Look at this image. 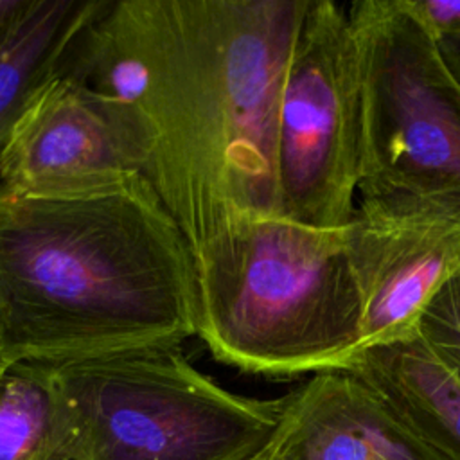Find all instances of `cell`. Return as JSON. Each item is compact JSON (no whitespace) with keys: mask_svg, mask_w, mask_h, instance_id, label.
Returning a JSON list of instances; mask_svg holds the SVG:
<instances>
[{"mask_svg":"<svg viewBox=\"0 0 460 460\" xmlns=\"http://www.w3.org/2000/svg\"><path fill=\"white\" fill-rule=\"evenodd\" d=\"M309 0H113L138 56L146 180L190 250L279 216L277 122Z\"/></svg>","mask_w":460,"mask_h":460,"instance_id":"obj_1","label":"cell"},{"mask_svg":"<svg viewBox=\"0 0 460 460\" xmlns=\"http://www.w3.org/2000/svg\"><path fill=\"white\" fill-rule=\"evenodd\" d=\"M198 327L190 244L146 178L0 189V367L181 347Z\"/></svg>","mask_w":460,"mask_h":460,"instance_id":"obj_2","label":"cell"},{"mask_svg":"<svg viewBox=\"0 0 460 460\" xmlns=\"http://www.w3.org/2000/svg\"><path fill=\"white\" fill-rule=\"evenodd\" d=\"M192 257L198 336L217 361L295 377L347 370L361 352L365 302L345 228L250 216L221 226Z\"/></svg>","mask_w":460,"mask_h":460,"instance_id":"obj_3","label":"cell"},{"mask_svg":"<svg viewBox=\"0 0 460 460\" xmlns=\"http://www.w3.org/2000/svg\"><path fill=\"white\" fill-rule=\"evenodd\" d=\"M363 95V217L460 225V81L401 0L349 9Z\"/></svg>","mask_w":460,"mask_h":460,"instance_id":"obj_4","label":"cell"},{"mask_svg":"<svg viewBox=\"0 0 460 460\" xmlns=\"http://www.w3.org/2000/svg\"><path fill=\"white\" fill-rule=\"evenodd\" d=\"M47 365L86 460H246L270 444L286 402L223 388L180 347Z\"/></svg>","mask_w":460,"mask_h":460,"instance_id":"obj_5","label":"cell"},{"mask_svg":"<svg viewBox=\"0 0 460 460\" xmlns=\"http://www.w3.org/2000/svg\"><path fill=\"white\" fill-rule=\"evenodd\" d=\"M361 124V70L349 14L331 0H309L279 108V216L323 230L354 219Z\"/></svg>","mask_w":460,"mask_h":460,"instance_id":"obj_6","label":"cell"},{"mask_svg":"<svg viewBox=\"0 0 460 460\" xmlns=\"http://www.w3.org/2000/svg\"><path fill=\"white\" fill-rule=\"evenodd\" d=\"M146 167L135 115L58 72L34 92L0 153V189L79 194L146 178Z\"/></svg>","mask_w":460,"mask_h":460,"instance_id":"obj_7","label":"cell"},{"mask_svg":"<svg viewBox=\"0 0 460 460\" xmlns=\"http://www.w3.org/2000/svg\"><path fill=\"white\" fill-rule=\"evenodd\" d=\"M345 232L365 302L361 350L413 336L426 302L460 268V225L383 223L356 212Z\"/></svg>","mask_w":460,"mask_h":460,"instance_id":"obj_8","label":"cell"},{"mask_svg":"<svg viewBox=\"0 0 460 460\" xmlns=\"http://www.w3.org/2000/svg\"><path fill=\"white\" fill-rule=\"evenodd\" d=\"M284 397L270 460H440L350 372L313 374Z\"/></svg>","mask_w":460,"mask_h":460,"instance_id":"obj_9","label":"cell"},{"mask_svg":"<svg viewBox=\"0 0 460 460\" xmlns=\"http://www.w3.org/2000/svg\"><path fill=\"white\" fill-rule=\"evenodd\" d=\"M345 372L368 385L440 460H460V381L417 334L363 349Z\"/></svg>","mask_w":460,"mask_h":460,"instance_id":"obj_10","label":"cell"},{"mask_svg":"<svg viewBox=\"0 0 460 460\" xmlns=\"http://www.w3.org/2000/svg\"><path fill=\"white\" fill-rule=\"evenodd\" d=\"M106 0H34L0 41V153L34 92L56 75Z\"/></svg>","mask_w":460,"mask_h":460,"instance_id":"obj_11","label":"cell"},{"mask_svg":"<svg viewBox=\"0 0 460 460\" xmlns=\"http://www.w3.org/2000/svg\"><path fill=\"white\" fill-rule=\"evenodd\" d=\"M0 460H86L65 420L47 363L0 368Z\"/></svg>","mask_w":460,"mask_h":460,"instance_id":"obj_12","label":"cell"},{"mask_svg":"<svg viewBox=\"0 0 460 460\" xmlns=\"http://www.w3.org/2000/svg\"><path fill=\"white\" fill-rule=\"evenodd\" d=\"M415 334L460 381V268L426 302Z\"/></svg>","mask_w":460,"mask_h":460,"instance_id":"obj_13","label":"cell"},{"mask_svg":"<svg viewBox=\"0 0 460 460\" xmlns=\"http://www.w3.org/2000/svg\"><path fill=\"white\" fill-rule=\"evenodd\" d=\"M401 4L435 41L460 27V0H401Z\"/></svg>","mask_w":460,"mask_h":460,"instance_id":"obj_14","label":"cell"},{"mask_svg":"<svg viewBox=\"0 0 460 460\" xmlns=\"http://www.w3.org/2000/svg\"><path fill=\"white\" fill-rule=\"evenodd\" d=\"M34 0H0V41L18 25Z\"/></svg>","mask_w":460,"mask_h":460,"instance_id":"obj_15","label":"cell"},{"mask_svg":"<svg viewBox=\"0 0 460 460\" xmlns=\"http://www.w3.org/2000/svg\"><path fill=\"white\" fill-rule=\"evenodd\" d=\"M437 45L444 63L453 72V75L460 81V27L455 32L442 38L440 41H437Z\"/></svg>","mask_w":460,"mask_h":460,"instance_id":"obj_16","label":"cell"},{"mask_svg":"<svg viewBox=\"0 0 460 460\" xmlns=\"http://www.w3.org/2000/svg\"><path fill=\"white\" fill-rule=\"evenodd\" d=\"M246 460H270V456H268V449L264 447L261 453H257V455H253V456H250V458H246Z\"/></svg>","mask_w":460,"mask_h":460,"instance_id":"obj_17","label":"cell"},{"mask_svg":"<svg viewBox=\"0 0 460 460\" xmlns=\"http://www.w3.org/2000/svg\"><path fill=\"white\" fill-rule=\"evenodd\" d=\"M0 368H2V367H0Z\"/></svg>","mask_w":460,"mask_h":460,"instance_id":"obj_18","label":"cell"}]
</instances>
